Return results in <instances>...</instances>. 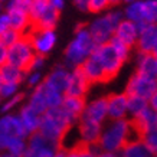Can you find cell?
<instances>
[{
    "label": "cell",
    "instance_id": "cell-1",
    "mask_svg": "<svg viewBox=\"0 0 157 157\" xmlns=\"http://www.w3.org/2000/svg\"><path fill=\"white\" fill-rule=\"evenodd\" d=\"M134 137H137V134L128 118L107 120L102 124L97 147L101 151L118 153Z\"/></svg>",
    "mask_w": 157,
    "mask_h": 157
},
{
    "label": "cell",
    "instance_id": "cell-2",
    "mask_svg": "<svg viewBox=\"0 0 157 157\" xmlns=\"http://www.w3.org/2000/svg\"><path fill=\"white\" fill-rule=\"evenodd\" d=\"M76 121L78 120L69 113H67L62 107L49 108L40 117L39 133L62 147L63 140L67 138L68 133L76 124Z\"/></svg>",
    "mask_w": 157,
    "mask_h": 157
},
{
    "label": "cell",
    "instance_id": "cell-3",
    "mask_svg": "<svg viewBox=\"0 0 157 157\" xmlns=\"http://www.w3.org/2000/svg\"><path fill=\"white\" fill-rule=\"evenodd\" d=\"M97 48L94 39L91 38L85 25H81L75 29L74 38L68 43L63 52V65L69 69L79 68L86 58H90Z\"/></svg>",
    "mask_w": 157,
    "mask_h": 157
},
{
    "label": "cell",
    "instance_id": "cell-4",
    "mask_svg": "<svg viewBox=\"0 0 157 157\" xmlns=\"http://www.w3.org/2000/svg\"><path fill=\"white\" fill-rule=\"evenodd\" d=\"M123 19V10L118 9H108L104 13L97 14L86 25V29L90 32L91 38L94 39L95 45H102V43L109 42L114 36V30L117 25Z\"/></svg>",
    "mask_w": 157,
    "mask_h": 157
},
{
    "label": "cell",
    "instance_id": "cell-5",
    "mask_svg": "<svg viewBox=\"0 0 157 157\" xmlns=\"http://www.w3.org/2000/svg\"><path fill=\"white\" fill-rule=\"evenodd\" d=\"M92 55L95 56V59L100 62L101 68L104 69L107 81H109V79H113V78H115V76L118 75L123 65L127 62L118 53V51L113 46L111 42L97 45V48L94 49Z\"/></svg>",
    "mask_w": 157,
    "mask_h": 157
},
{
    "label": "cell",
    "instance_id": "cell-6",
    "mask_svg": "<svg viewBox=\"0 0 157 157\" xmlns=\"http://www.w3.org/2000/svg\"><path fill=\"white\" fill-rule=\"evenodd\" d=\"M28 14L32 28L55 29L59 22V13L48 5V0H32Z\"/></svg>",
    "mask_w": 157,
    "mask_h": 157
},
{
    "label": "cell",
    "instance_id": "cell-7",
    "mask_svg": "<svg viewBox=\"0 0 157 157\" xmlns=\"http://www.w3.org/2000/svg\"><path fill=\"white\" fill-rule=\"evenodd\" d=\"M35 55L36 53L30 45V40L28 39V36L23 35L7 48V63L14 65L16 68H20L23 71H28Z\"/></svg>",
    "mask_w": 157,
    "mask_h": 157
},
{
    "label": "cell",
    "instance_id": "cell-8",
    "mask_svg": "<svg viewBox=\"0 0 157 157\" xmlns=\"http://www.w3.org/2000/svg\"><path fill=\"white\" fill-rule=\"evenodd\" d=\"M25 36H28V39L30 40L35 53L42 55V56H48L58 43V35L55 29L32 28Z\"/></svg>",
    "mask_w": 157,
    "mask_h": 157
},
{
    "label": "cell",
    "instance_id": "cell-9",
    "mask_svg": "<svg viewBox=\"0 0 157 157\" xmlns=\"http://www.w3.org/2000/svg\"><path fill=\"white\" fill-rule=\"evenodd\" d=\"M28 148L22 157H53V154L61 148L58 143H53L49 138L39 133L28 136Z\"/></svg>",
    "mask_w": 157,
    "mask_h": 157
},
{
    "label": "cell",
    "instance_id": "cell-10",
    "mask_svg": "<svg viewBox=\"0 0 157 157\" xmlns=\"http://www.w3.org/2000/svg\"><path fill=\"white\" fill-rule=\"evenodd\" d=\"M124 92L127 95H136L148 100L150 97L157 94V79L134 72L133 75L130 76V79L127 81Z\"/></svg>",
    "mask_w": 157,
    "mask_h": 157
},
{
    "label": "cell",
    "instance_id": "cell-11",
    "mask_svg": "<svg viewBox=\"0 0 157 157\" xmlns=\"http://www.w3.org/2000/svg\"><path fill=\"white\" fill-rule=\"evenodd\" d=\"M14 137L28 138V134L22 127V123L16 113L3 114L0 117V151H3L6 141Z\"/></svg>",
    "mask_w": 157,
    "mask_h": 157
},
{
    "label": "cell",
    "instance_id": "cell-12",
    "mask_svg": "<svg viewBox=\"0 0 157 157\" xmlns=\"http://www.w3.org/2000/svg\"><path fill=\"white\" fill-rule=\"evenodd\" d=\"M134 48L138 53H157V25H138V35Z\"/></svg>",
    "mask_w": 157,
    "mask_h": 157
},
{
    "label": "cell",
    "instance_id": "cell-13",
    "mask_svg": "<svg viewBox=\"0 0 157 157\" xmlns=\"http://www.w3.org/2000/svg\"><path fill=\"white\" fill-rule=\"evenodd\" d=\"M79 118L88 120V121H92V123L97 124H104L108 120L105 97H98L94 100L85 101V107H84V111H82Z\"/></svg>",
    "mask_w": 157,
    "mask_h": 157
},
{
    "label": "cell",
    "instance_id": "cell-14",
    "mask_svg": "<svg viewBox=\"0 0 157 157\" xmlns=\"http://www.w3.org/2000/svg\"><path fill=\"white\" fill-rule=\"evenodd\" d=\"M76 133H78V144L84 146H97L101 134L102 124H97L88 120L79 118L76 121Z\"/></svg>",
    "mask_w": 157,
    "mask_h": 157
},
{
    "label": "cell",
    "instance_id": "cell-15",
    "mask_svg": "<svg viewBox=\"0 0 157 157\" xmlns=\"http://www.w3.org/2000/svg\"><path fill=\"white\" fill-rule=\"evenodd\" d=\"M69 72H71V69L67 68L63 63L53 67L43 78V85H46L51 90H55L58 92L65 94L68 79H69Z\"/></svg>",
    "mask_w": 157,
    "mask_h": 157
},
{
    "label": "cell",
    "instance_id": "cell-16",
    "mask_svg": "<svg viewBox=\"0 0 157 157\" xmlns=\"http://www.w3.org/2000/svg\"><path fill=\"white\" fill-rule=\"evenodd\" d=\"M91 88V84L82 74L81 68H74L69 72V79H68V85L65 90V95L71 97H81L85 98L88 91Z\"/></svg>",
    "mask_w": 157,
    "mask_h": 157
},
{
    "label": "cell",
    "instance_id": "cell-17",
    "mask_svg": "<svg viewBox=\"0 0 157 157\" xmlns=\"http://www.w3.org/2000/svg\"><path fill=\"white\" fill-rule=\"evenodd\" d=\"M107 101V115L108 120H123L128 118L127 113V94L114 92L105 97Z\"/></svg>",
    "mask_w": 157,
    "mask_h": 157
},
{
    "label": "cell",
    "instance_id": "cell-18",
    "mask_svg": "<svg viewBox=\"0 0 157 157\" xmlns=\"http://www.w3.org/2000/svg\"><path fill=\"white\" fill-rule=\"evenodd\" d=\"M16 114L19 117L20 123H22V127H23V130L26 131L28 136H30V134H33V133H38L42 114L36 113L35 109H32L28 104H25V102L20 105V108L17 109Z\"/></svg>",
    "mask_w": 157,
    "mask_h": 157
},
{
    "label": "cell",
    "instance_id": "cell-19",
    "mask_svg": "<svg viewBox=\"0 0 157 157\" xmlns=\"http://www.w3.org/2000/svg\"><path fill=\"white\" fill-rule=\"evenodd\" d=\"M134 127V131L137 134V137L140 134L151 131V130H157V109L153 108H146L140 115H137L136 118L130 120Z\"/></svg>",
    "mask_w": 157,
    "mask_h": 157
},
{
    "label": "cell",
    "instance_id": "cell-20",
    "mask_svg": "<svg viewBox=\"0 0 157 157\" xmlns=\"http://www.w3.org/2000/svg\"><path fill=\"white\" fill-rule=\"evenodd\" d=\"M137 35H138V25H136L134 22H130L127 19H123L117 25L113 38L121 40L123 43H125L127 46L133 49L134 45H136V40H137Z\"/></svg>",
    "mask_w": 157,
    "mask_h": 157
},
{
    "label": "cell",
    "instance_id": "cell-21",
    "mask_svg": "<svg viewBox=\"0 0 157 157\" xmlns=\"http://www.w3.org/2000/svg\"><path fill=\"white\" fill-rule=\"evenodd\" d=\"M79 68H81L82 74L85 75V78L88 79V82H90L91 85L100 84V82H107V76L104 74V69L101 68L100 62L97 61L94 55L86 58Z\"/></svg>",
    "mask_w": 157,
    "mask_h": 157
},
{
    "label": "cell",
    "instance_id": "cell-22",
    "mask_svg": "<svg viewBox=\"0 0 157 157\" xmlns=\"http://www.w3.org/2000/svg\"><path fill=\"white\" fill-rule=\"evenodd\" d=\"M118 156L120 157H154L156 153L153 151L151 148H148L143 143L141 138L134 137L120 150Z\"/></svg>",
    "mask_w": 157,
    "mask_h": 157
},
{
    "label": "cell",
    "instance_id": "cell-23",
    "mask_svg": "<svg viewBox=\"0 0 157 157\" xmlns=\"http://www.w3.org/2000/svg\"><path fill=\"white\" fill-rule=\"evenodd\" d=\"M136 72L140 75L157 79L156 53H138L137 59H136Z\"/></svg>",
    "mask_w": 157,
    "mask_h": 157
},
{
    "label": "cell",
    "instance_id": "cell-24",
    "mask_svg": "<svg viewBox=\"0 0 157 157\" xmlns=\"http://www.w3.org/2000/svg\"><path fill=\"white\" fill-rule=\"evenodd\" d=\"M7 19H9V26L20 35H28V32L32 29V23L29 19L28 12L22 10H7Z\"/></svg>",
    "mask_w": 157,
    "mask_h": 157
},
{
    "label": "cell",
    "instance_id": "cell-25",
    "mask_svg": "<svg viewBox=\"0 0 157 157\" xmlns=\"http://www.w3.org/2000/svg\"><path fill=\"white\" fill-rule=\"evenodd\" d=\"M32 109H35L39 114H43L46 109H48V105H46V97H45V86H43V82L39 86L30 90L29 95L26 97V102Z\"/></svg>",
    "mask_w": 157,
    "mask_h": 157
},
{
    "label": "cell",
    "instance_id": "cell-26",
    "mask_svg": "<svg viewBox=\"0 0 157 157\" xmlns=\"http://www.w3.org/2000/svg\"><path fill=\"white\" fill-rule=\"evenodd\" d=\"M25 74H26V71L16 68L14 65H10L7 62L0 67V76H2L3 82H13V84L22 85L25 79Z\"/></svg>",
    "mask_w": 157,
    "mask_h": 157
},
{
    "label": "cell",
    "instance_id": "cell-27",
    "mask_svg": "<svg viewBox=\"0 0 157 157\" xmlns=\"http://www.w3.org/2000/svg\"><path fill=\"white\" fill-rule=\"evenodd\" d=\"M85 98H81V97H71V95H65L63 97V101H62L61 107L67 113H69L71 115H74L76 120L81 117L82 111H84V107H85Z\"/></svg>",
    "mask_w": 157,
    "mask_h": 157
},
{
    "label": "cell",
    "instance_id": "cell-28",
    "mask_svg": "<svg viewBox=\"0 0 157 157\" xmlns=\"http://www.w3.org/2000/svg\"><path fill=\"white\" fill-rule=\"evenodd\" d=\"M146 108H148V101L146 98L136 95H127V113H128V120L136 118L140 115Z\"/></svg>",
    "mask_w": 157,
    "mask_h": 157
},
{
    "label": "cell",
    "instance_id": "cell-29",
    "mask_svg": "<svg viewBox=\"0 0 157 157\" xmlns=\"http://www.w3.org/2000/svg\"><path fill=\"white\" fill-rule=\"evenodd\" d=\"M28 148V141L26 138L23 137H14L10 138L5 143V147H3V151H7L10 154H13L16 157H22Z\"/></svg>",
    "mask_w": 157,
    "mask_h": 157
},
{
    "label": "cell",
    "instance_id": "cell-30",
    "mask_svg": "<svg viewBox=\"0 0 157 157\" xmlns=\"http://www.w3.org/2000/svg\"><path fill=\"white\" fill-rule=\"evenodd\" d=\"M67 150V157H97V153L100 148L97 146H84V144H75Z\"/></svg>",
    "mask_w": 157,
    "mask_h": 157
},
{
    "label": "cell",
    "instance_id": "cell-31",
    "mask_svg": "<svg viewBox=\"0 0 157 157\" xmlns=\"http://www.w3.org/2000/svg\"><path fill=\"white\" fill-rule=\"evenodd\" d=\"M143 25L157 22V0H141Z\"/></svg>",
    "mask_w": 157,
    "mask_h": 157
},
{
    "label": "cell",
    "instance_id": "cell-32",
    "mask_svg": "<svg viewBox=\"0 0 157 157\" xmlns=\"http://www.w3.org/2000/svg\"><path fill=\"white\" fill-rule=\"evenodd\" d=\"M25 102V95L19 92L17 95L10 97L7 100H2L0 104V111L2 114H10V113H16V109L20 108V105Z\"/></svg>",
    "mask_w": 157,
    "mask_h": 157
},
{
    "label": "cell",
    "instance_id": "cell-33",
    "mask_svg": "<svg viewBox=\"0 0 157 157\" xmlns=\"http://www.w3.org/2000/svg\"><path fill=\"white\" fill-rule=\"evenodd\" d=\"M43 86H45V97H46V105H48V109L61 107L65 94L58 92V91H55V90H51V88H48L46 85H43Z\"/></svg>",
    "mask_w": 157,
    "mask_h": 157
},
{
    "label": "cell",
    "instance_id": "cell-34",
    "mask_svg": "<svg viewBox=\"0 0 157 157\" xmlns=\"http://www.w3.org/2000/svg\"><path fill=\"white\" fill-rule=\"evenodd\" d=\"M43 78H45V75L42 74V71H26L23 82L30 90H33V88H36V86L42 84Z\"/></svg>",
    "mask_w": 157,
    "mask_h": 157
},
{
    "label": "cell",
    "instance_id": "cell-35",
    "mask_svg": "<svg viewBox=\"0 0 157 157\" xmlns=\"http://www.w3.org/2000/svg\"><path fill=\"white\" fill-rule=\"evenodd\" d=\"M111 7H113L111 0H88V12L91 13H104Z\"/></svg>",
    "mask_w": 157,
    "mask_h": 157
},
{
    "label": "cell",
    "instance_id": "cell-36",
    "mask_svg": "<svg viewBox=\"0 0 157 157\" xmlns=\"http://www.w3.org/2000/svg\"><path fill=\"white\" fill-rule=\"evenodd\" d=\"M20 92V84H13V82H3L0 85V98L7 100L10 97L17 95Z\"/></svg>",
    "mask_w": 157,
    "mask_h": 157
},
{
    "label": "cell",
    "instance_id": "cell-37",
    "mask_svg": "<svg viewBox=\"0 0 157 157\" xmlns=\"http://www.w3.org/2000/svg\"><path fill=\"white\" fill-rule=\"evenodd\" d=\"M32 0H6L5 2V12L7 10H22L29 12Z\"/></svg>",
    "mask_w": 157,
    "mask_h": 157
},
{
    "label": "cell",
    "instance_id": "cell-38",
    "mask_svg": "<svg viewBox=\"0 0 157 157\" xmlns=\"http://www.w3.org/2000/svg\"><path fill=\"white\" fill-rule=\"evenodd\" d=\"M138 138H141L143 143L146 144L148 148H151L154 153L157 151V130H151V131L140 134Z\"/></svg>",
    "mask_w": 157,
    "mask_h": 157
},
{
    "label": "cell",
    "instance_id": "cell-39",
    "mask_svg": "<svg viewBox=\"0 0 157 157\" xmlns=\"http://www.w3.org/2000/svg\"><path fill=\"white\" fill-rule=\"evenodd\" d=\"M20 36H23V35H20L19 32H16V30H13V29H7L5 33L0 36V43H3L6 48H9L10 45H13Z\"/></svg>",
    "mask_w": 157,
    "mask_h": 157
},
{
    "label": "cell",
    "instance_id": "cell-40",
    "mask_svg": "<svg viewBox=\"0 0 157 157\" xmlns=\"http://www.w3.org/2000/svg\"><path fill=\"white\" fill-rule=\"evenodd\" d=\"M46 67V56H42V55H35L30 65H29L28 71H43V68Z\"/></svg>",
    "mask_w": 157,
    "mask_h": 157
},
{
    "label": "cell",
    "instance_id": "cell-41",
    "mask_svg": "<svg viewBox=\"0 0 157 157\" xmlns=\"http://www.w3.org/2000/svg\"><path fill=\"white\" fill-rule=\"evenodd\" d=\"M48 5L53 10H56L58 13H61L62 10L65 9V6H67V0H48Z\"/></svg>",
    "mask_w": 157,
    "mask_h": 157
},
{
    "label": "cell",
    "instance_id": "cell-42",
    "mask_svg": "<svg viewBox=\"0 0 157 157\" xmlns=\"http://www.w3.org/2000/svg\"><path fill=\"white\" fill-rule=\"evenodd\" d=\"M7 29H10V26H9V19H7V14H6V12H5V13L0 14V36L5 33Z\"/></svg>",
    "mask_w": 157,
    "mask_h": 157
},
{
    "label": "cell",
    "instance_id": "cell-43",
    "mask_svg": "<svg viewBox=\"0 0 157 157\" xmlns=\"http://www.w3.org/2000/svg\"><path fill=\"white\" fill-rule=\"evenodd\" d=\"M72 3L76 6V9L81 12H88V0H72Z\"/></svg>",
    "mask_w": 157,
    "mask_h": 157
},
{
    "label": "cell",
    "instance_id": "cell-44",
    "mask_svg": "<svg viewBox=\"0 0 157 157\" xmlns=\"http://www.w3.org/2000/svg\"><path fill=\"white\" fill-rule=\"evenodd\" d=\"M6 62H7V48L3 43H0V67L5 65Z\"/></svg>",
    "mask_w": 157,
    "mask_h": 157
},
{
    "label": "cell",
    "instance_id": "cell-45",
    "mask_svg": "<svg viewBox=\"0 0 157 157\" xmlns=\"http://www.w3.org/2000/svg\"><path fill=\"white\" fill-rule=\"evenodd\" d=\"M97 157H120L118 153H109V151H98L97 153Z\"/></svg>",
    "mask_w": 157,
    "mask_h": 157
},
{
    "label": "cell",
    "instance_id": "cell-46",
    "mask_svg": "<svg viewBox=\"0 0 157 157\" xmlns=\"http://www.w3.org/2000/svg\"><path fill=\"white\" fill-rule=\"evenodd\" d=\"M53 157H67V150H65V147L59 148V150L53 154Z\"/></svg>",
    "mask_w": 157,
    "mask_h": 157
},
{
    "label": "cell",
    "instance_id": "cell-47",
    "mask_svg": "<svg viewBox=\"0 0 157 157\" xmlns=\"http://www.w3.org/2000/svg\"><path fill=\"white\" fill-rule=\"evenodd\" d=\"M5 13V3L3 2H0V14Z\"/></svg>",
    "mask_w": 157,
    "mask_h": 157
},
{
    "label": "cell",
    "instance_id": "cell-48",
    "mask_svg": "<svg viewBox=\"0 0 157 157\" xmlns=\"http://www.w3.org/2000/svg\"><path fill=\"white\" fill-rule=\"evenodd\" d=\"M121 3V0H111V5L113 6H117V5H120Z\"/></svg>",
    "mask_w": 157,
    "mask_h": 157
},
{
    "label": "cell",
    "instance_id": "cell-49",
    "mask_svg": "<svg viewBox=\"0 0 157 157\" xmlns=\"http://www.w3.org/2000/svg\"><path fill=\"white\" fill-rule=\"evenodd\" d=\"M131 2H136V0H121V3H125V5H128Z\"/></svg>",
    "mask_w": 157,
    "mask_h": 157
},
{
    "label": "cell",
    "instance_id": "cell-50",
    "mask_svg": "<svg viewBox=\"0 0 157 157\" xmlns=\"http://www.w3.org/2000/svg\"><path fill=\"white\" fill-rule=\"evenodd\" d=\"M2 84H3V79H2V76H0V85H2Z\"/></svg>",
    "mask_w": 157,
    "mask_h": 157
},
{
    "label": "cell",
    "instance_id": "cell-51",
    "mask_svg": "<svg viewBox=\"0 0 157 157\" xmlns=\"http://www.w3.org/2000/svg\"><path fill=\"white\" fill-rule=\"evenodd\" d=\"M0 2H3V3H5V2H6V0H0Z\"/></svg>",
    "mask_w": 157,
    "mask_h": 157
},
{
    "label": "cell",
    "instance_id": "cell-52",
    "mask_svg": "<svg viewBox=\"0 0 157 157\" xmlns=\"http://www.w3.org/2000/svg\"><path fill=\"white\" fill-rule=\"evenodd\" d=\"M0 104H2V98H0Z\"/></svg>",
    "mask_w": 157,
    "mask_h": 157
}]
</instances>
